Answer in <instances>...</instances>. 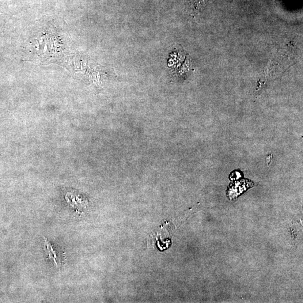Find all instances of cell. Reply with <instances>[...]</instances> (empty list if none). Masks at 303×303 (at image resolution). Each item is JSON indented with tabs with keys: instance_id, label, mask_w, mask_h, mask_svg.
<instances>
[{
	"instance_id": "obj_2",
	"label": "cell",
	"mask_w": 303,
	"mask_h": 303,
	"mask_svg": "<svg viewBox=\"0 0 303 303\" xmlns=\"http://www.w3.org/2000/svg\"><path fill=\"white\" fill-rule=\"evenodd\" d=\"M65 198L67 203L79 214L83 213L85 210L87 202L74 193H68Z\"/></svg>"
},
{
	"instance_id": "obj_1",
	"label": "cell",
	"mask_w": 303,
	"mask_h": 303,
	"mask_svg": "<svg viewBox=\"0 0 303 303\" xmlns=\"http://www.w3.org/2000/svg\"><path fill=\"white\" fill-rule=\"evenodd\" d=\"M44 240V248L45 252L47 253L48 259L54 261L56 267H60L62 266L63 262L66 259L65 253L54 248L47 238H45Z\"/></svg>"
},
{
	"instance_id": "obj_3",
	"label": "cell",
	"mask_w": 303,
	"mask_h": 303,
	"mask_svg": "<svg viewBox=\"0 0 303 303\" xmlns=\"http://www.w3.org/2000/svg\"><path fill=\"white\" fill-rule=\"evenodd\" d=\"M202 0H195V6H196V8H198L200 4L202 5Z\"/></svg>"
}]
</instances>
